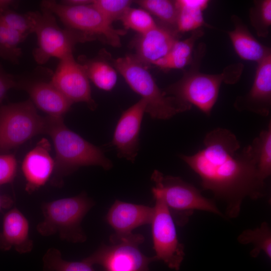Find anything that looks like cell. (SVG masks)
<instances>
[{
	"label": "cell",
	"mask_w": 271,
	"mask_h": 271,
	"mask_svg": "<svg viewBox=\"0 0 271 271\" xmlns=\"http://www.w3.org/2000/svg\"><path fill=\"white\" fill-rule=\"evenodd\" d=\"M203 144L196 153L179 157L199 176L202 189L225 203L226 216L236 218L245 198L264 195L254 150L251 144L241 148L233 132L220 127L208 132Z\"/></svg>",
	"instance_id": "cell-1"
},
{
	"label": "cell",
	"mask_w": 271,
	"mask_h": 271,
	"mask_svg": "<svg viewBox=\"0 0 271 271\" xmlns=\"http://www.w3.org/2000/svg\"><path fill=\"white\" fill-rule=\"evenodd\" d=\"M46 133L51 137L55 150L54 185L61 184L64 176L82 166H99L105 170L112 168L111 161L102 150L69 129L63 117L48 115Z\"/></svg>",
	"instance_id": "cell-2"
},
{
	"label": "cell",
	"mask_w": 271,
	"mask_h": 271,
	"mask_svg": "<svg viewBox=\"0 0 271 271\" xmlns=\"http://www.w3.org/2000/svg\"><path fill=\"white\" fill-rule=\"evenodd\" d=\"M205 49L204 43L198 45L194 51L191 66L184 71L183 77L163 91L166 95L173 96L183 103L193 105L209 115L217 100L222 82H235L229 77H233V74H240L241 69L237 70V66H233L218 74L201 72L199 68Z\"/></svg>",
	"instance_id": "cell-3"
},
{
	"label": "cell",
	"mask_w": 271,
	"mask_h": 271,
	"mask_svg": "<svg viewBox=\"0 0 271 271\" xmlns=\"http://www.w3.org/2000/svg\"><path fill=\"white\" fill-rule=\"evenodd\" d=\"M113 63L131 89L146 101V112L153 119H169L191 108L192 106L166 95L158 87L145 64L135 56L126 55L118 58L113 60Z\"/></svg>",
	"instance_id": "cell-4"
},
{
	"label": "cell",
	"mask_w": 271,
	"mask_h": 271,
	"mask_svg": "<svg viewBox=\"0 0 271 271\" xmlns=\"http://www.w3.org/2000/svg\"><path fill=\"white\" fill-rule=\"evenodd\" d=\"M95 205L86 194L58 199L42 205L43 221L36 229L43 236L58 234L63 240L72 243L83 242L87 239L81 223L85 216Z\"/></svg>",
	"instance_id": "cell-5"
},
{
	"label": "cell",
	"mask_w": 271,
	"mask_h": 271,
	"mask_svg": "<svg viewBox=\"0 0 271 271\" xmlns=\"http://www.w3.org/2000/svg\"><path fill=\"white\" fill-rule=\"evenodd\" d=\"M151 179L155 184L152 190L161 196L178 225H186L195 210L209 212L224 217L213 200L204 197L195 186L180 177L164 175L155 170Z\"/></svg>",
	"instance_id": "cell-6"
},
{
	"label": "cell",
	"mask_w": 271,
	"mask_h": 271,
	"mask_svg": "<svg viewBox=\"0 0 271 271\" xmlns=\"http://www.w3.org/2000/svg\"><path fill=\"white\" fill-rule=\"evenodd\" d=\"M48 116H40L30 100L0 107V154L9 151L33 137L46 133Z\"/></svg>",
	"instance_id": "cell-7"
},
{
	"label": "cell",
	"mask_w": 271,
	"mask_h": 271,
	"mask_svg": "<svg viewBox=\"0 0 271 271\" xmlns=\"http://www.w3.org/2000/svg\"><path fill=\"white\" fill-rule=\"evenodd\" d=\"M92 4L69 6L55 1H44L41 7L59 17L67 28L83 33L94 39L100 38L113 47H119L120 36L125 32L115 29Z\"/></svg>",
	"instance_id": "cell-8"
},
{
	"label": "cell",
	"mask_w": 271,
	"mask_h": 271,
	"mask_svg": "<svg viewBox=\"0 0 271 271\" xmlns=\"http://www.w3.org/2000/svg\"><path fill=\"white\" fill-rule=\"evenodd\" d=\"M35 21L34 33L38 39V47L33 52L34 59L43 64L52 57L59 60L72 54L74 46L78 43L94 40L83 33L57 25L54 14L42 8L41 12H34Z\"/></svg>",
	"instance_id": "cell-9"
},
{
	"label": "cell",
	"mask_w": 271,
	"mask_h": 271,
	"mask_svg": "<svg viewBox=\"0 0 271 271\" xmlns=\"http://www.w3.org/2000/svg\"><path fill=\"white\" fill-rule=\"evenodd\" d=\"M145 241L141 234L109 237L110 244H102L84 259L92 265H101L104 271H149L150 264L157 261L154 256L149 257L140 246Z\"/></svg>",
	"instance_id": "cell-10"
},
{
	"label": "cell",
	"mask_w": 271,
	"mask_h": 271,
	"mask_svg": "<svg viewBox=\"0 0 271 271\" xmlns=\"http://www.w3.org/2000/svg\"><path fill=\"white\" fill-rule=\"evenodd\" d=\"M152 191L155 200L150 224L154 256L170 268L179 270L185 255L184 245L178 239L175 223L162 198L156 191Z\"/></svg>",
	"instance_id": "cell-11"
},
{
	"label": "cell",
	"mask_w": 271,
	"mask_h": 271,
	"mask_svg": "<svg viewBox=\"0 0 271 271\" xmlns=\"http://www.w3.org/2000/svg\"><path fill=\"white\" fill-rule=\"evenodd\" d=\"M50 81L72 103L83 102L90 109L96 108L89 79L82 66L75 61L72 54L59 60Z\"/></svg>",
	"instance_id": "cell-12"
},
{
	"label": "cell",
	"mask_w": 271,
	"mask_h": 271,
	"mask_svg": "<svg viewBox=\"0 0 271 271\" xmlns=\"http://www.w3.org/2000/svg\"><path fill=\"white\" fill-rule=\"evenodd\" d=\"M147 105L142 98L124 111L116 125L111 145L117 156L132 163L139 151V136L142 121Z\"/></svg>",
	"instance_id": "cell-13"
},
{
	"label": "cell",
	"mask_w": 271,
	"mask_h": 271,
	"mask_svg": "<svg viewBox=\"0 0 271 271\" xmlns=\"http://www.w3.org/2000/svg\"><path fill=\"white\" fill-rule=\"evenodd\" d=\"M154 211V206L115 200L105 217L107 222L114 231L111 236H126L138 227L150 224Z\"/></svg>",
	"instance_id": "cell-14"
},
{
	"label": "cell",
	"mask_w": 271,
	"mask_h": 271,
	"mask_svg": "<svg viewBox=\"0 0 271 271\" xmlns=\"http://www.w3.org/2000/svg\"><path fill=\"white\" fill-rule=\"evenodd\" d=\"M240 109L267 116L271 107V54L257 63L252 86L249 92L236 102Z\"/></svg>",
	"instance_id": "cell-15"
},
{
	"label": "cell",
	"mask_w": 271,
	"mask_h": 271,
	"mask_svg": "<svg viewBox=\"0 0 271 271\" xmlns=\"http://www.w3.org/2000/svg\"><path fill=\"white\" fill-rule=\"evenodd\" d=\"M17 88L25 90L33 104L50 116L63 117L73 104L51 81L20 80Z\"/></svg>",
	"instance_id": "cell-16"
},
{
	"label": "cell",
	"mask_w": 271,
	"mask_h": 271,
	"mask_svg": "<svg viewBox=\"0 0 271 271\" xmlns=\"http://www.w3.org/2000/svg\"><path fill=\"white\" fill-rule=\"evenodd\" d=\"M50 150L49 141L42 139L23 160L22 169L27 181L26 190L29 193L44 185L54 171V161Z\"/></svg>",
	"instance_id": "cell-17"
},
{
	"label": "cell",
	"mask_w": 271,
	"mask_h": 271,
	"mask_svg": "<svg viewBox=\"0 0 271 271\" xmlns=\"http://www.w3.org/2000/svg\"><path fill=\"white\" fill-rule=\"evenodd\" d=\"M177 33L175 30L157 25L140 34L136 43L135 57L144 64H153L169 53L178 40Z\"/></svg>",
	"instance_id": "cell-18"
},
{
	"label": "cell",
	"mask_w": 271,
	"mask_h": 271,
	"mask_svg": "<svg viewBox=\"0 0 271 271\" xmlns=\"http://www.w3.org/2000/svg\"><path fill=\"white\" fill-rule=\"evenodd\" d=\"M29 230L28 221L21 212L16 208L10 210L4 217L0 249L7 251L14 247L20 253L30 252L34 244Z\"/></svg>",
	"instance_id": "cell-19"
},
{
	"label": "cell",
	"mask_w": 271,
	"mask_h": 271,
	"mask_svg": "<svg viewBox=\"0 0 271 271\" xmlns=\"http://www.w3.org/2000/svg\"><path fill=\"white\" fill-rule=\"evenodd\" d=\"M231 20L234 29L227 32V34L235 51L240 58L258 63L271 54L270 49L253 36L240 18L233 15Z\"/></svg>",
	"instance_id": "cell-20"
},
{
	"label": "cell",
	"mask_w": 271,
	"mask_h": 271,
	"mask_svg": "<svg viewBox=\"0 0 271 271\" xmlns=\"http://www.w3.org/2000/svg\"><path fill=\"white\" fill-rule=\"evenodd\" d=\"M204 34L202 28L192 32L185 40L176 41L169 53L152 64L163 70L182 69L192 61L194 48L197 41Z\"/></svg>",
	"instance_id": "cell-21"
},
{
	"label": "cell",
	"mask_w": 271,
	"mask_h": 271,
	"mask_svg": "<svg viewBox=\"0 0 271 271\" xmlns=\"http://www.w3.org/2000/svg\"><path fill=\"white\" fill-rule=\"evenodd\" d=\"M209 3L208 0L175 1L178 9L176 31L192 32L205 26L203 11L207 8Z\"/></svg>",
	"instance_id": "cell-22"
},
{
	"label": "cell",
	"mask_w": 271,
	"mask_h": 271,
	"mask_svg": "<svg viewBox=\"0 0 271 271\" xmlns=\"http://www.w3.org/2000/svg\"><path fill=\"white\" fill-rule=\"evenodd\" d=\"M79 63L88 79L98 88L109 91L114 87L117 79L116 70L105 60L99 58L88 59L82 56Z\"/></svg>",
	"instance_id": "cell-23"
},
{
	"label": "cell",
	"mask_w": 271,
	"mask_h": 271,
	"mask_svg": "<svg viewBox=\"0 0 271 271\" xmlns=\"http://www.w3.org/2000/svg\"><path fill=\"white\" fill-rule=\"evenodd\" d=\"M237 241L241 244H251L253 247L250 254L256 257L261 252L271 257V230L268 224L263 222L254 229L243 230L237 237Z\"/></svg>",
	"instance_id": "cell-24"
},
{
	"label": "cell",
	"mask_w": 271,
	"mask_h": 271,
	"mask_svg": "<svg viewBox=\"0 0 271 271\" xmlns=\"http://www.w3.org/2000/svg\"><path fill=\"white\" fill-rule=\"evenodd\" d=\"M257 159L259 175L265 181L271 173V123L260 131L251 144Z\"/></svg>",
	"instance_id": "cell-25"
},
{
	"label": "cell",
	"mask_w": 271,
	"mask_h": 271,
	"mask_svg": "<svg viewBox=\"0 0 271 271\" xmlns=\"http://www.w3.org/2000/svg\"><path fill=\"white\" fill-rule=\"evenodd\" d=\"M42 260L43 271H95L92 265L84 259L81 261L64 260L60 250L54 247L47 250Z\"/></svg>",
	"instance_id": "cell-26"
},
{
	"label": "cell",
	"mask_w": 271,
	"mask_h": 271,
	"mask_svg": "<svg viewBox=\"0 0 271 271\" xmlns=\"http://www.w3.org/2000/svg\"><path fill=\"white\" fill-rule=\"evenodd\" d=\"M26 38L19 32L0 24V58L18 63L22 54L19 45Z\"/></svg>",
	"instance_id": "cell-27"
},
{
	"label": "cell",
	"mask_w": 271,
	"mask_h": 271,
	"mask_svg": "<svg viewBox=\"0 0 271 271\" xmlns=\"http://www.w3.org/2000/svg\"><path fill=\"white\" fill-rule=\"evenodd\" d=\"M136 2L150 14L155 15L166 24L173 26L176 28L178 9L175 1L140 0Z\"/></svg>",
	"instance_id": "cell-28"
},
{
	"label": "cell",
	"mask_w": 271,
	"mask_h": 271,
	"mask_svg": "<svg viewBox=\"0 0 271 271\" xmlns=\"http://www.w3.org/2000/svg\"><path fill=\"white\" fill-rule=\"evenodd\" d=\"M0 24L19 32L27 37L35 31V21L34 12L20 14L12 9L6 10L0 13Z\"/></svg>",
	"instance_id": "cell-29"
},
{
	"label": "cell",
	"mask_w": 271,
	"mask_h": 271,
	"mask_svg": "<svg viewBox=\"0 0 271 271\" xmlns=\"http://www.w3.org/2000/svg\"><path fill=\"white\" fill-rule=\"evenodd\" d=\"M249 17L257 35L260 37H266L271 25V1H254V6L249 10Z\"/></svg>",
	"instance_id": "cell-30"
},
{
	"label": "cell",
	"mask_w": 271,
	"mask_h": 271,
	"mask_svg": "<svg viewBox=\"0 0 271 271\" xmlns=\"http://www.w3.org/2000/svg\"><path fill=\"white\" fill-rule=\"evenodd\" d=\"M120 20L125 28L136 31L140 35L157 26L150 14L143 9L130 8Z\"/></svg>",
	"instance_id": "cell-31"
},
{
	"label": "cell",
	"mask_w": 271,
	"mask_h": 271,
	"mask_svg": "<svg viewBox=\"0 0 271 271\" xmlns=\"http://www.w3.org/2000/svg\"><path fill=\"white\" fill-rule=\"evenodd\" d=\"M131 1L129 0H94L92 5L111 24L120 20L130 8Z\"/></svg>",
	"instance_id": "cell-32"
},
{
	"label": "cell",
	"mask_w": 271,
	"mask_h": 271,
	"mask_svg": "<svg viewBox=\"0 0 271 271\" xmlns=\"http://www.w3.org/2000/svg\"><path fill=\"white\" fill-rule=\"evenodd\" d=\"M17 164L13 154H0V185L11 182L17 172Z\"/></svg>",
	"instance_id": "cell-33"
},
{
	"label": "cell",
	"mask_w": 271,
	"mask_h": 271,
	"mask_svg": "<svg viewBox=\"0 0 271 271\" xmlns=\"http://www.w3.org/2000/svg\"><path fill=\"white\" fill-rule=\"evenodd\" d=\"M18 81L13 75L6 73L0 67V103L7 92L12 88H17Z\"/></svg>",
	"instance_id": "cell-34"
},
{
	"label": "cell",
	"mask_w": 271,
	"mask_h": 271,
	"mask_svg": "<svg viewBox=\"0 0 271 271\" xmlns=\"http://www.w3.org/2000/svg\"><path fill=\"white\" fill-rule=\"evenodd\" d=\"M17 2L11 0H0V13L17 6Z\"/></svg>",
	"instance_id": "cell-35"
},
{
	"label": "cell",
	"mask_w": 271,
	"mask_h": 271,
	"mask_svg": "<svg viewBox=\"0 0 271 271\" xmlns=\"http://www.w3.org/2000/svg\"><path fill=\"white\" fill-rule=\"evenodd\" d=\"M93 1L89 0H68L63 1L60 3L69 6H81L92 4Z\"/></svg>",
	"instance_id": "cell-36"
},
{
	"label": "cell",
	"mask_w": 271,
	"mask_h": 271,
	"mask_svg": "<svg viewBox=\"0 0 271 271\" xmlns=\"http://www.w3.org/2000/svg\"><path fill=\"white\" fill-rule=\"evenodd\" d=\"M13 205V201L9 197L0 196V210L11 207Z\"/></svg>",
	"instance_id": "cell-37"
}]
</instances>
